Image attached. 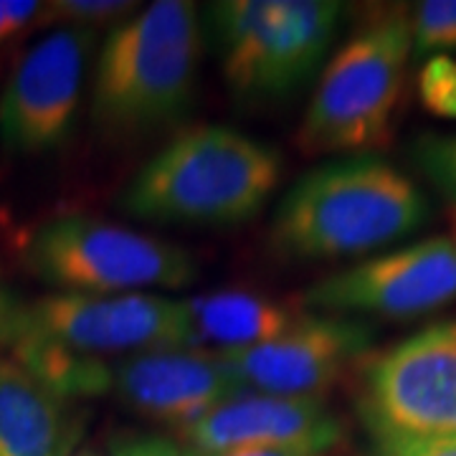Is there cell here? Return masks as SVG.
<instances>
[{
	"label": "cell",
	"instance_id": "cell-6",
	"mask_svg": "<svg viewBox=\"0 0 456 456\" xmlns=\"http://www.w3.org/2000/svg\"><path fill=\"white\" fill-rule=\"evenodd\" d=\"M26 264L69 294H132L185 289L198 279L188 248L92 216H61L38 228Z\"/></svg>",
	"mask_w": 456,
	"mask_h": 456
},
{
	"label": "cell",
	"instance_id": "cell-21",
	"mask_svg": "<svg viewBox=\"0 0 456 456\" xmlns=\"http://www.w3.org/2000/svg\"><path fill=\"white\" fill-rule=\"evenodd\" d=\"M378 456H456L454 436H375Z\"/></svg>",
	"mask_w": 456,
	"mask_h": 456
},
{
	"label": "cell",
	"instance_id": "cell-18",
	"mask_svg": "<svg viewBox=\"0 0 456 456\" xmlns=\"http://www.w3.org/2000/svg\"><path fill=\"white\" fill-rule=\"evenodd\" d=\"M413 53L456 49V0H424L408 11Z\"/></svg>",
	"mask_w": 456,
	"mask_h": 456
},
{
	"label": "cell",
	"instance_id": "cell-14",
	"mask_svg": "<svg viewBox=\"0 0 456 456\" xmlns=\"http://www.w3.org/2000/svg\"><path fill=\"white\" fill-rule=\"evenodd\" d=\"M183 350L211 358L241 353L279 338L299 317L274 299L251 292H208L180 299Z\"/></svg>",
	"mask_w": 456,
	"mask_h": 456
},
{
	"label": "cell",
	"instance_id": "cell-20",
	"mask_svg": "<svg viewBox=\"0 0 456 456\" xmlns=\"http://www.w3.org/2000/svg\"><path fill=\"white\" fill-rule=\"evenodd\" d=\"M421 102L431 114L456 119V61L446 53L431 56L419 79Z\"/></svg>",
	"mask_w": 456,
	"mask_h": 456
},
{
	"label": "cell",
	"instance_id": "cell-26",
	"mask_svg": "<svg viewBox=\"0 0 456 456\" xmlns=\"http://www.w3.org/2000/svg\"><path fill=\"white\" fill-rule=\"evenodd\" d=\"M77 456H99V454H94V452H82V454H77Z\"/></svg>",
	"mask_w": 456,
	"mask_h": 456
},
{
	"label": "cell",
	"instance_id": "cell-16",
	"mask_svg": "<svg viewBox=\"0 0 456 456\" xmlns=\"http://www.w3.org/2000/svg\"><path fill=\"white\" fill-rule=\"evenodd\" d=\"M11 350L18 368L61 401L97 398L112 393L110 360L71 350L61 342L36 332H26Z\"/></svg>",
	"mask_w": 456,
	"mask_h": 456
},
{
	"label": "cell",
	"instance_id": "cell-24",
	"mask_svg": "<svg viewBox=\"0 0 456 456\" xmlns=\"http://www.w3.org/2000/svg\"><path fill=\"white\" fill-rule=\"evenodd\" d=\"M112 456H191L185 446L163 436H122L110 444Z\"/></svg>",
	"mask_w": 456,
	"mask_h": 456
},
{
	"label": "cell",
	"instance_id": "cell-19",
	"mask_svg": "<svg viewBox=\"0 0 456 456\" xmlns=\"http://www.w3.org/2000/svg\"><path fill=\"white\" fill-rule=\"evenodd\" d=\"M424 175L456 206V134H424L413 145Z\"/></svg>",
	"mask_w": 456,
	"mask_h": 456
},
{
	"label": "cell",
	"instance_id": "cell-9",
	"mask_svg": "<svg viewBox=\"0 0 456 456\" xmlns=\"http://www.w3.org/2000/svg\"><path fill=\"white\" fill-rule=\"evenodd\" d=\"M94 358L183 350L180 299L163 294H49L28 305V330Z\"/></svg>",
	"mask_w": 456,
	"mask_h": 456
},
{
	"label": "cell",
	"instance_id": "cell-13",
	"mask_svg": "<svg viewBox=\"0 0 456 456\" xmlns=\"http://www.w3.org/2000/svg\"><path fill=\"white\" fill-rule=\"evenodd\" d=\"M180 436L198 452L312 449L327 454L342 441V424L322 398L248 391L213 408Z\"/></svg>",
	"mask_w": 456,
	"mask_h": 456
},
{
	"label": "cell",
	"instance_id": "cell-7",
	"mask_svg": "<svg viewBox=\"0 0 456 456\" xmlns=\"http://www.w3.org/2000/svg\"><path fill=\"white\" fill-rule=\"evenodd\" d=\"M362 413L373 436H454L456 320L436 322L368 365Z\"/></svg>",
	"mask_w": 456,
	"mask_h": 456
},
{
	"label": "cell",
	"instance_id": "cell-10",
	"mask_svg": "<svg viewBox=\"0 0 456 456\" xmlns=\"http://www.w3.org/2000/svg\"><path fill=\"white\" fill-rule=\"evenodd\" d=\"M456 299V239L434 236L312 284L302 305L325 314L416 317Z\"/></svg>",
	"mask_w": 456,
	"mask_h": 456
},
{
	"label": "cell",
	"instance_id": "cell-22",
	"mask_svg": "<svg viewBox=\"0 0 456 456\" xmlns=\"http://www.w3.org/2000/svg\"><path fill=\"white\" fill-rule=\"evenodd\" d=\"M28 330V305L0 284V350L13 347Z\"/></svg>",
	"mask_w": 456,
	"mask_h": 456
},
{
	"label": "cell",
	"instance_id": "cell-3",
	"mask_svg": "<svg viewBox=\"0 0 456 456\" xmlns=\"http://www.w3.org/2000/svg\"><path fill=\"white\" fill-rule=\"evenodd\" d=\"M203 28L185 0H158L107 33L92 79V119L112 140L178 122L193 102Z\"/></svg>",
	"mask_w": 456,
	"mask_h": 456
},
{
	"label": "cell",
	"instance_id": "cell-23",
	"mask_svg": "<svg viewBox=\"0 0 456 456\" xmlns=\"http://www.w3.org/2000/svg\"><path fill=\"white\" fill-rule=\"evenodd\" d=\"M44 3L36 0H0V44L38 23Z\"/></svg>",
	"mask_w": 456,
	"mask_h": 456
},
{
	"label": "cell",
	"instance_id": "cell-15",
	"mask_svg": "<svg viewBox=\"0 0 456 456\" xmlns=\"http://www.w3.org/2000/svg\"><path fill=\"white\" fill-rule=\"evenodd\" d=\"M77 436L66 401L0 360V456H69Z\"/></svg>",
	"mask_w": 456,
	"mask_h": 456
},
{
	"label": "cell",
	"instance_id": "cell-5",
	"mask_svg": "<svg viewBox=\"0 0 456 456\" xmlns=\"http://www.w3.org/2000/svg\"><path fill=\"white\" fill-rule=\"evenodd\" d=\"M332 0H221L208 5L231 94L246 104L292 97L322 64L340 26Z\"/></svg>",
	"mask_w": 456,
	"mask_h": 456
},
{
	"label": "cell",
	"instance_id": "cell-1",
	"mask_svg": "<svg viewBox=\"0 0 456 456\" xmlns=\"http://www.w3.org/2000/svg\"><path fill=\"white\" fill-rule=\"evenodd\" d=\"M428 203L413 180L375 158H350L310 170L281 198L272 248L292 261L370 254L421 228Z\"/></svg>",
	"mask_w": 456,
	"mask_h": 456
},
{
	"label": "cell",
	"instance_id": "cell-17",
	"mask_svg": "<svg viewBox=\"0 0 456 456\" xmlns=\"http://www.w3.org/2000/svg\"><path fill=\"white\" fill-rule=\"evenodd\" d=\"M142 8L130 0H51L44 3V11L36 26H74V28H110L119 26Z\"/></svg>",
	"mask_w": 456,
	"mask_h": 456
},
{
	"label": "cell",
	"instance_id": "cell-8",
	"mask_svg": "<svg viewBox=\"0 0 456 456\" xmlns=\"http://www.w3.org/2000/svg\"><path fill=\"white\" fill-rule=\"evenodd\" d=\"M99 31L61 26L23 53L0 97V140L18 155L61 147L82 104Z\"/></svg>",
	"mask_w": 456,
	"mask_h": 456
},
{
	"label": "cell",
	"instance_id": "cell-4",
	"mask_svg": "<svg viewBox=\"0 0 456 456\" xmlns=\"http://www.w3.org/2000/svg\"><path fill=\"white\" fill-rule=\"evenodd\" d=\"M411 53L406 8L373 13L325 66L297 132V147L305 155H322L388 145Z\"/></svg>",
	"mask_w": 456,
	"mask_h": 456
},
{
	"label": "cell",
	"instance_id": "cell-12",
	"mask_svg": "<svg viewBox=\"0 0 456 456\" xmlns=\"http://www.w3.org/2000/svg\"><path fill=\"white\" fill-rule=\"evenodd\" d=\"M112 393L132 411L183 431L248 388L218 358L155 350L114 360Z\"/></svg>",
	"mask_w": 456,
	"mask_h": 456
},
{
	"label": "cell",
	"instance_id": "cell-25",
	"mask_svg": "<svg viewBox=\"0 0 456 456\" xmlns=\"http://www.w3.org/2000/svg\"><path fill=\"white\" fill-rule=\"evenodd\" d=\"M188 449V446H185ZM191 456H327L325 452L312 449H233V452H198L188 449Z\"/></svg>",
	"mask_w": 456,
	"mask_h": 456
},
{
	"label": "cell",
	"instance_id": "cell-2",
	"mask_svg": "<svg viewBox=\"0 0 456 456\" xmlns=\"http://www.w3.org/2000/svg\"><path fill=\"white\" fill-rule=\"evenodd\" d=\"M279 178L274 147L224 125H198L140 167L119 208L147 224L236 226L266 206Z\"/></svg>",
	"mask_w": 456,
	"mask_h": 456
},
{
	"label": "cell",
	"instance_id": "cell-11",
	"mask_svg": "<svg viewBox=\"0 0 456 456\" xmlns=\"http://www.w3.org/2000/svg\"><path fill=\"white\" fill-rule=\"evenodd\" d=\"M370 327L340 314H299L279 338L221 355L248 391L320 398L368 350Z\"/></svg>",
	"mask_w": 456,
	"mask_h": 456
}]
</instances>
